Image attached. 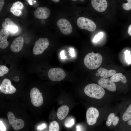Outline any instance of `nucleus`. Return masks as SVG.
Returning a JSON list of instances; mask_svg holds the SVG:
<instances>
[{"label":"nucleus","mask_w":131,"mask_h":131,"mask_svg":"<svg viewBox=\"0 0 131 131\" xmlns=\"http://www.w3.org/2000/svg\"><path fill=\"white\" fill-rule=\"evenodd\" d=\"M119 120V118L118 116H115L114 113H112L109 115L106 124L107 126H110L112 123L113 125L116 126Z\"/></svg>","instance_id":"nucleus-21"},{"label":"nucleus","mask_w":131,"mask_h":131,"mask_svg":"<svg viewBox=\"0 0 131 131\" xmlns=\"http://www.w3.org/2000/svg\"><path fill=\"white\" fill-rule=\"evenodd\" d=\"M50 13V11L49 8L45 7L38 8L34 13L35 17L41 19L47 18L49 16Z\"/></svg>","instance_id":"nucleus-12"},{"label":"nucleus","mask_w":131,"mask_h":131,"mask_svg":"<svg viewBox=\"0 0 131 131\" xmlns=\"http://www.w3.org/2000/svg\"><path fill=\"white\" fill-rule=\"evenodd\" d=\"M99 115V112L96 108L93 107L89 108L86 113V118L88 124L92 125L95 124Z\"/></svg>","instance_id":"nucleus-8"},{"label":"nucleus","mask_w":131,"mask_h":131,"mask_svg":"<svg viewBox=\"0 0 131 131\" xmlns=\"http://www.w3.org/2000/svg\"><path fill=\"white\" fill-rule=\"evenodd\" d=\"M2 26L4 29L13 33L17 32L18 29L17 26L12 20L5 21L2 23Z\"/></svg>","instance_id":"nucleus-17"},{"label":"nucleus","mask_w":131,"mask_h":131,"mask_svg":"<svg viewBox=\"0 0 131 131\" xmlns=\"http://www.w3.org/2000/svg\"><path fill=\"white\" fill-rule=\"evenodd\" d=\"M98 73L101 77L103 78H106L112 76L116 73L114 70H107L101 67L97 71Z\"/></svg>","instance_id":"nucleus-19"},{"label":"nucleus","mask_w":131,"mask_h":131,"mask_svg":"<svg viewBox=\"0 0 131 131\" xmlns=\"http://www.w3.org/2000/svg\"><path fill=\"white\" fill-rule=\"evenodd\" d=\"M24 7L23 3L20 1L14 3L10 8V11L14 15L19 16L22 14V10Z\"/></svg>","instance_id":"nucleus-16"},{"label":"nucleus","mask_w":131,"mask_h":131,"mask_svg":"<svg viewBox=\"0 0 131 131\" xmlns=\"http://www.w3.org/2000/svg\"><path fill=\"white\" fill-rule=\"evenodd\" d=\"M5 2L4 0H0V11L1 10Z\"/></svg>","instance_id":"nucleus-33"},{"label":"nucleus","mask_w":131,"mask_h":131,"mask_svg":"<svg viewBox=\"0 0 131 131\" xmlns=\"http://www.w3.org/2000/svg\"><path fill=\"white\" fill-rule=\"evenodd\" d=\"M69 108L68 106L63 105L57 109V117L60 120L64 119L68 114Z\"/></svg>","instance_id":"nucleus-18"},{"label":"nucleus","mask_w":131,"mask_h":131,"mask_svg":"<svg viewBox=\"0 0 131 131\" xmlns=\"http://www.w3.org/2000/svg\"><path fill=\"white\" fill-rule=\"evenodd\" d=\"M125 60L128 64L131 63V57L130 51L126 50L124 52Z\"/></svg>","instance_id":"nucleus-26"},{"label":"nucleus","mask_w":131,"mask_h":131,"mask_svg":"<svg viewBox=\"0 0 131 131\" xmlns=\"http://www.w3.org/2000/svg\"><path fill=\"white\" fill-rule=\"evenodd\" d=\"M11 20L8 18H6L5 20V21H9Z\"/></svg>","instance_id":"nucleus-37"},{"label":"nucleus","mask_w":131,"mask_h":131,"mask_svg":"<svg viewBox=\"0 0 131 131\" xmlns=\"http://www.w3.org/2000/svg\"><path fill=\"white\" fill-rule=\"evenodd\" d=\"M0 90L2 93L8 94L15 93L16 89L12 84L10 80L8 78H5L3 80L0 85Z\"/></svg>","instance_id":"nucleus-10"},{"label":"nucleus","mask_w":131,"mask_h":131,"mask_svg":"<svg viewBox=\"0 0 131 131\" xmlns=\"http://www.w3.org/2000/svg\"><path fill=\"white\" fill-rule=\"evenodd\" d=\"M49 45L47 38H40L35 42L33 48V54L35 55L41 54L48 48Z\"/></svg>","instance_id":"nucleus-4"},{"label":"nucleus","mask_w":131,"mask_h":131,"mask_svg":"<svg viewBox=\"0 0 131 131\" xmlns=\"http://www.w3.org/2000/svg\"><path fill=\"white\" fill-rule=\"evenodd\" d=\"M57 25L62 33L65 35H68L72 32V27L70 22L67 20L61 18L58 20Z\"/></svg>","instance_id":"nucleus-9"},{"label":"nucleus","mask_w":131,"mask_h":131,"mask_svg":"<svg viewBox=\"0 0 131 131\" xmlns=\"http://www.w3.org/2000/svg\"><path fill=\"white\" fill-rule=\"evenodd\" d=\"M91 4L93 7L100 12L104 11L107 6V3L106 0H92Z\"/></svg>","instance_id":"nucleus-14"},{"label":"nucleus","mask_w":131,"mask_h":131,"mask_svg":"<svg viewBox=\"0 0 131 131\" xmlns=\"http://www.w3.org/2000/svg\"><path fill=\"white\" fill-rule=\"evenodd\" d=\"M30 96L33 105L36 107H39L42 104L43 100L42 93L36 87H33L31 90Z\"/></svg>","instance_id":"nucleus-5"},{"label":"nucleus","mask_w":131,"mask_h":131,"mask_svg":"<svg viewBox=\"0 0 131 131\" xmlns=\"http://www.w3.org/2000/svg\"><path fill=\"white\" fill-rule=\"evenodd\" d=\"M49 131H59V127L58 123L53 121L50 123L49 126Z\"/></svg>","instance_id":"nucleus-23"},{"label":"nucleus","mask_w":131,"mask_h":131,"mask_svg":"<svg viewBox=\"0 0 131 131\" xmlns=\"http://www.w3.org/2000/svg\"><path fill=\"white\" fill-rule=\"evenodd\" d=\"M103 35V33L102 32H99L95 36L93 39V41L95 42H98L102 37Z\"/></svg>","instance_id":"nucleus-28"},{"label":"nucleus","mask_w":131,"mask_h":131,"mask_svg":"<svg viewBox=\"0 0 131 131\" xmlns=\"http://www.w3.org/2000/svg\"><path fill=\"white\" fill-rule=\"evenodd\" d=\"M69 52L70 56L73 57L75 56V54L74 50L73 48H70L69 49Z\"/></svg>","instance_id":"nucleus-30"},{"label":"nucleus","mask_w":131,"mask_h":131,"mask_svg":"<svg viewBox=\"0 0 131 131\" xmlns=\"http://www.w3.org/2000/svg\"><path fill=\"white\" fill-rule=\"evenodd\" d=\"M84 92L87 96L93 98L99 99L102 98L105 94L104 89L100 85L95 83H91L86 86Z\"/></svg>","instance_id":"nucleus-2"},{"label":"nucleus","mask_w":131,"mask_h":131,"mask_svg":"<svg viewBox=\"0 0 131 131\" xmlns=\"http://www.w3.org/2000/svg\"><path fill=\"white\" fill-rule=\"evenodd\" d=\"M128 123L129 125L131 126V118L128 121Z\"/></svg>","instance_id":"nucleus-36"},{"label":"nucleus","mask_w":131,"mask_h":131,"mask_svg":"<svg viewBox=\"0 0 131 131\" xmlns=\"http://www.w3.org/2000/svg\"><path fill=\"white\" fill-rule=\"evenodd\" d=\"M102 59V57L100 54L92 52L86 55L84 59V62L87 68L94 69L97 68L100 66Z\"/></svg>","instance_id":"nucleus-1"},{"label":"nucleus","mask_w":131,"mask_h":131,"mask_svg":"<svg viewBox=\"0 0 131 131\" xmlns=\"http://www.w3.org/2000/svg\"><path fill=\"white\" fill-rule=\"evenodd\" d=\"M46 127V125L45 124L42 123L41 125L39 126L37 128L39 130H41L45 128Z\"/></svg>","instance_id":"nucleus-31"},{"label":"nucleus","mask_w":131,"mask_h":131,"mask_svg":"<svg viewBox=\"0 0 131 131\" xmlns=\"http://www.w3.org/2000/svg\"><path fill=\"white\" fill-rule=\"evenodd\" d=\"M75 120L74 118H70L66 120L64 123L65 126L67 127H72L74 124Z\"/></svg>","instance_id":"nucleus-25"},{"label":"nucleus","mask_w":131,"mask_h":131,"mask_svg":"<svg viewBox=\"0 0 131 131\" xmlns=\"http://www.w3.org/2000/svg\"><path fill=\"white\" fill-rule=\"evenodd\" d=\"M76 0H72V1H76Z\"/></svg>","instance_id":"nucleus-40"},{"label":"nucleus","mask_w":131,"mask_h":131,"mask_svg":"<svg viewBox=\"0 0 131 131\" xmlns=\"http://www.w3.org/2000/svg\"><path fill=\"white\" fill-rule=\"evenodd\" d=\"M98 83L103 88L106 89L110 91H115L116 90L115 83L108 78H101L98 81Z\"/></svg>","instance_id":"nucleus-11"},{"label":"nucleus","mask_w":131,"mask_h":131,"mask_svg":"<svg viewBox=\"0 0 131 131\" xmlns=\"http://www.w3.org/2000/svg\"><path fill=\"white\" fill-rule=\"evenodd\" d=\"M52 1L55 2H57L59 1V0H52Z\"/></svg>","instance_id":"nucleus-38"},{"label":"nucleus","mask_w":131,"mask_h":131,"mask_svg":"<svg viewBox=\"0 0 131 131\" xmlns=\"http://www.w3.org/2000/svg\"><path fill=\"white\" fill-rule=\"evenodd\" d=\"M0 129L1 131H5L6 130V127L1 121H0Z\"/></svg>","instance_id":"nucleus-29"},{"label":"nucleus","mask_w":131,"mask_h":131,"mask_svg":"<svg viewBox=\"0 0 131 131\" xmlns=\"http://www.w3.org/2000/svg\"><path fill=\"white\" fill-rule=\"evenodd\" d=\"M7 115L9 123L15 130H18L24 127L25 124L23 120L16 118L12 112H8Z\"/></svg>","instance_id":"nucleus-7"},{"label":"nucleus","mask_w":131,"mask_h":131,"mask_svg":"<svg viewBox=\"0 0 131 131\" xmlns=\"http://www.w3.org/2000/svg\"><path fill=\"white\" fill-rule=\"evenodd\" d=\"M123 120L127 121L131 118V104L128 107L122 117Z\"/></svg>","instance_id":"nucleus-22"},{"label":"nucleus","mask_w":131,"mask_h":131,"mask_svg":"<svg viewBox=\"0 0 131 131\" xmlns=\"http://www.w3.org/2000/svg\"><path fill=\"white\" fill-rule=\"evenodd\" d=\"M8 68L5 66H0V77H2L8 73Z\"/></svg>","instance_id":"nucleus-24"},{"label":"nucleus","mask_w":131,"mask_h":131,"mask_svg":"<svg viewBox=\"0 0 131 131\" xmlns=\"http://www.w3.org/2000/svg\"><path fill=\"white\" fill-rule=\"evenodd\" d=\"M24 39L21 36L16 38L13 41L10 46V49L14 52L20 51L22 49L24 45Z\"/></svg>","instance_id":"nucleus-13"},{"label":"nucleus","mask_w":131,"mask_h":131,"mask_svg":"<svg viewBox=\"0 0 131 131\" xmlns=\"http://www.w3.org/2000/svg\"><path fill=\"white\" fill-rule=\"evenodd\" d=\"M9 35L8 31L4 29H1L0 31V47L4 49L7 47L9 42L7 40Z\"/></svg>","instance_id":"nucleus-15"},{"label":"nucleus","mask_w":131,"mask_h":131,"mask_svg":"<svg viewBox=\"0 0 131 131\" xmlns=\"http://www.w3.org/2000/svg\"><path fill=\"white\" fill-rule=\"evenodd\" d=\"M48 75L49 78L53 81H61L66 76V73L64 70L58 68L50 69L48 71Z\"/></svg>","instance_id":"nucleus-6"},{"label":"nucleus","mask_w":131,"mask_h":131,"mask_svg":"<svg viewBox=\"0 0 131 131\" xmlns=\"http://www.w3.org/2000/svg\"><path fill=\"white\" fill-rule=\"evenodd\" d=\"M127 3H123L122 7L125 10H129L131 9V0H127Z\"/></svg>","instance_id":"nucleus-27"},{"label":"nucleus","mask_w":131,"mask_h":131,"mask_svg":"<svg viewBox=\"0 0 131 131\" xmlns=\"http://www.w3.org/2000/svg\"><path fill=\"white\" fill-rule=\"evenodd\" d=\"M76 131H81V128L79 126L77 125L76 126Z\"/></svg>","instance_id":"nucleus-35"},{"label":"nucleus","mask_w":131,"mask_h":131,"mask_svg":"<svg viewBox=\"0 0 131 131\" xmlns=\"http://www.w3.org/2000/svg\"><path fill=\"white\" fill-rule=\"evenodd\" d=\"M96 75L97 76H98L99 75V74H98V73H97L96 74Z\"/></svg>","instance_id":"nucleus-39"},{"label":"nucleus","mask_w":131,"mask_h":131,"mask_svg":"<svg viewBox=\"0 0 131 131\" xmlns=\"http://www.w3.org/2000/svg\"><path fill=\"white\" fill-rule=\"evenodd\" d=\"M60 56L61 58L62 59H65L66 57L65 55L64 50L62 51L60 53Z\"/></svg>","instance_id":"nucleus-32"},{"label":"nucleus","mask_w":131,"mask_h":131,"mask_svg":"<svg viewBox=\"0 0 131 131\" xmlns=\"http://www.w3.org/2000/svg\"><path fill=\"white\" fill-rule=\"evenodd\" d=\"M77 24L80 28L90 32H93L96 30V25L91 20L84 17H80L77 20Z\"/></svg>","instance_id":"nucleus-3"},{"label":"nucleus","mask_w":131,"mask_h":131,"mask_svg":"<svg viewBox=\"0 0 131 131\" xmlns=\"http://www.w3.org/2000/svg\"><path fill=\"white\" fill-rule=\"evenodd\" d=\"M110 79L114 82H121L124 83L127 81L126 77L121 73H115L110 77Z\"/></svg>","instance_id":"nucleus-20"},{"label":"nucleus","mask_w":131,"mask_h":131,"mask_svg":"<svg viewBox=\"0 0 131 131\" xmlns=\"http://www.w3.org/2000/svg\"><path fill=\"white\" fill-rule=\"evenodd\" d=\"M128 32L129 35L131 36V24L128 27Z\"/></svg>","instance_id":"nucleus-34"}]
</instances>
